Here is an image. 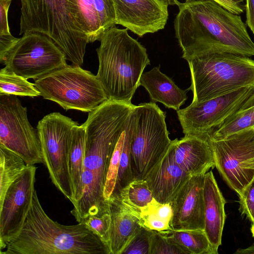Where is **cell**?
<instances>
[{
    "label": "cell",
    "mask_w": 254,
    "mask_h": 254,
    "mask_svg": "<svg viewBox=\"0 0 254 254\" xmlns=\"http://www.w3.org/2000/svg\"><path fill=\"white\" fill-rule=\"evenodd\" d=\"M174 22L182 58L230 53L254 56V43L239 15L211 0L180 3Z\"/></svg>",
    "instance_id": "6da1fadb"
},
{
    "label": "cell",
    "mask_w": 254,
    "mask_h": 254,
    "mask_svg": "<svg viewBox=\"0 0 254 254\" xmlns=\"http://www.w3.org/2000/svg\"><path fill=\"white\" fill-rule=\"evenodd\" d=\"M0 254H110L109 247L83 223L64 225L44 210L37 191L19 234Z\"/></svg>",
    "instance_id": "7a4b0ae2"
},
{
    "label": "cell",
    "mask_w": 254,
    "mask_h": 254,
    "mask_svg": "<svg viewBox=\"0 0 254 254\" xmlns=\"http://www.w3.org/2000/svg\"><path fill=\"white\" fill-rule=\"evenodd\" d=\"M99 41L96 75L108 100L131 104L143 70L150 64L146 48L128 34V29L115 26Z\"/></svg>",
    "instance_id": "3957f363"
},
{
    "label": "cell",
    "mask_w": 254,
    "mask_h": 254,
    "mask_svg": "<svg viewBox=\"0 0 254 254\" xmlns=\"http://www.w3.org/2000/svg\"><path fill=\"white\" fill-rule=\"evenodd\" d=\"M19 35L39 32L50 37L73 65L83 63L87 38L73 16L72 0H20Z\"/></svg>",
    "instance_id": "277c9868"
},
{
    "label": "cell",
    "mask_w": 254,
    "mask_h": 254,
    "mask_svg": "<svg viewBox=\"0 0 254 254\" xmlns=\"http://www.w3.org/2000/svg\"><path fill=\"white\" fill-rule=\"evenodd\" d=\"M193 93L192 103L203 102L239 89L254 87V60L243 55L215 53L187 61Z\"/></svg>",
    "instance_id": "5b68a950"
},
{
    "label": "cell",
    "mask_w": 254,
    "mask_h": 254,
    "mask_svg": "<svg viewBox=\"0 0 254 254\" xmlns=\"http://www.w3.org/2000/svg\"><path fill=\"white\" fill-rule=\"evenodd\" d=\"M134 105L108 100L88 113L83 125V169L92 171L105 186L110 161Z\"/></svg>",
    "instance_id": "8992f818"
},
{
    "label": "cell",
    "mask_w": 254,
    "mask_h": 254,
    "mask_svg": "<svg viewBox=\"0 0 254 254\" xmlns=\"http://www.w3.org/2000/svg\"><path fill=\"white\" fill-rule=\"evenodd\" d=\"M34 83L40 96L65 110L89 113L108 100L97 75L80 66L66 64Z\"/></svg>",
    "instance_id": "52a82bcc"
},
{
    "label": "cell",
    "mask_w": 254,
    "mask_h": 254,
    "mask_svg": "<svg viewBox=\"0 0 254 254\" xmlns=\"http://www.w3.org/2000/svg\"><path fill=\"white\" fill-rule=\"evenodd\" d=\"M131 142V168L133 180L144 179L167 152L172 140L166 114L155 103L134 105Z\"/></svg>",
    "instance_id": "ba28073f"
},
{
    "label": "cell",
    "mask_w": 254,
    "mask_h": 254,
    "mask_svg": "<svg viewBox=\"0 0 254 254\" xmlns=\"http://www.w3.org/2000/svg\"><path fill=\"white\" fill-rule=\"evenodd\" d=\"M79 125L60 113L44 116L37 126L43 158L50 178L55 187L73 203L68 156L73 128Z\"/></svg>",
    "instance_id": "9c48e42d"
},
{
    "label": "cell",
    "mask_w": 254,
    "mask_h": 254,
    "mask_svg": "<svg viewBox=\"0 0 254 254\" xmlns=\"http://www.w3.org/2000/svg\"><path fill=\"white\" fill-rule=\"evenodd\" d=\"M254 105V87H246L177 111L183 132L208 135L237 113Z\"/></svg>",
    "instance_id": "30bf717a"
},
{
    "label": "cell",
    "mask_w": 254,
    "mask_h": 254,
    "mask_svg": "<svg viewBox=\"0 0 254 254\" xmlns=\"http://www.w3.org/2000/svg\"><path fill=\"white\" fill-rule=\"evenodd\" d=\"M64 53L48 36L23 34L0 61L8 70L28 79L41 78L67 64Z\"/></svg>",
    "instance_id": "8fae6325"
},
{
    "label": "cell",
    "mask_w": 254,
    "mask_h": 254,
    "mask_svg": "<svg viewBox=\"0 0 254 254\" xmlns=\"http://www.w3.org/2000/svg\"><path fill=\"white\" fill-rule=\"evenodd\" d=\"M220 176L239 196L254 178V128L219 140L209 139Z\"/></svg>",
    "instance_id": "7c38bea8"
},
{
    "label": "cell",
    "mask_w": 254,
    "mask_h": 254,
    "mask_svg": "<svg viewBox=\"0 0 254 254\" xmlns=\"http://www.w3.org/2000/svg\"><path fill=\"white\" fill-rule=\"evenodd\" d=\"M0 145L21 157L27 165L43 163L37 129L16 95L0 94Z\"/></svg>",
    "instance_id": "4fadbf2b"
},
{
    "label": "cell",
    "mask_w": 254,
    "mask_h": 254,
    "mask_svg": "<svg viewBox=\"0 0 254 254\" xmlns=\"http://www.w3.org/2000/svg\"><path fill=\"white\" fill-rule=\"evenodd\" d=\"M37 167L27 165L0 203V253L22 229L32 203Z\"/></svg>",
    "instance_id": "5bb4252c"
},
{
    "label": "cell",
    "mask_w": 254,
    "mask_h": 254,
    "mask_svg": "<svg viewBox=\"0 0 254 254\" xmlns=\"http://www.w3.org/2000/svg\"><path fill=\"white\" fill-rule=\"evenodd\" d=\"M116 24L139 37L163 29L169 16L168 5L159 0H112Z\"/></svg>",
    "instance_id": "9a60e30c"
},
{
    "label": "cell",
    "mask_w": 254,
    "mask_h": 254,
    "mask_svg": "<svg viewBox=\"0 0 254 254\" xmlns=\"http://www.w3.org/2000/svg\"><path fill=\"white\" fill-rule=\"evenodd\" d=\"M204 174L190 176L170 202L172 230L204 229Z\"/></svg>",
    "instance_id": "2e32d148"
},
{
    "label": "cell",
    "mask_w": 254,
    "mask_h": 254,
    "mask_svg": "<svg viewBox=\"0 0 254 254\" xmlns=\"http://www.w3.org/2000/svg\"><path fill=\"white\" fill-rule=\"evenodd\" d=\"M190 175L176 162L170 145L165 154L144 179L154 199L170 203Z\"/></svg>",
    "instance_id": "e0dca14e"
},
{
    "label": "cell",
    "mask_w": 254,
    "mask_h": 254,
    "mask_svg": "<svg viewBox=\"0 0 254 254\" xmlns=\"http://www.w3.org/2000/svg\"><path fill=\"white\" fill-rule=\"evenodd\" d=\"M74 18L89 43L116 24L112 0H73Z\"/></svg>",
    "instance_id": "ac0fdd59"
},
{
    "label": "cell",
    "mask_w": 254,
    "mask_h": 254,
    "mask_svg": "<svg viewBox=\"0 0 254 254\" xmlns=\"http://www.w3.org/2000/svg\"><path fill=\"white\" fill-rule=\"evenodd\" d=\"M170 147L177 163L190 176L205 174L215 167L208 137L185 135L172 140Z\"/></svg>",
    "instance_id": "d6986e66"
},
{
    "label": "cell",
    "mask_w": 254,
    "mask_h": 254,
    "mask_svg": "<svg viewBox=\"0 0 254 254\" xmlns=\"http://www.w3.org/2000/svg\"><path fill=\"white\" fill-rule=\"evenodd\" d=\"M204 201V231L214 254L221 244L222 232L226 217L224 206L226 201L212 171L204 174L203 185Z\"/></svg>",
    "instance_id": "ffe728a7"
},
{
    "label": "cell",
    "mask_w": 254,
    "mask_h": 254,
    "mask_svg": "<svg viewBox=\"0 0 254 254\" xmlns=\"http://www.w3.org/2000/svg\"><path fill=\"white\" fill-rule=\"evenodd\" d=\"M147 91L153 102H159L176 111L188 99L187 90L179 88L160 70V66L143 72L139 83Z\"/></svg>",
    "instance_id": "44dd1931"
},
{
    "label": "cell",
    "mask_w": 254,
    "mask_h": 254,
    "mask_svg": "<svg viewBox=\"0 0 254 254\" xmlns=\"http://www.w3.org/2000/svg\"><path fill=\"white\" fill-rule=\"evenodd\" d=\"M108 203L111 216L109 246L110 254H122L142 226L139 219L124 207L116 196L111 197Z\"/></svg>",
    "instance_id": "7402d4cb"
},
{
    "label": "cell",
    "mask_w": 254,
    "mask_h": 254,
    "mask_svg": "<svg viewBox=\"0 0 254 254\" xmlns=\"http://www.w3.org/2000/svg\"><path fill=\"white\" fill-rule=\"evenodd\" d=\"M82 194L71 211L78 223H83L90 215L109 207L104 196V185L91 171L83 169L82 174Z\"/></svg>",
    "instance_id": "603a6c76"
},
{
    "label": "cell",
    "mask_w": 254,
    "mask_h": 254,
    "mask_svg": "<svg viewBox=\"0 0 254 254\" xmlns=\"http://www.w3.org/2000/svg\"><path fill=\"white\" fill-rule=\"evenodd\" d=\"M85 145V128L83 125H76L73 128L72 138L68 156L73 206L82 194V174L84 167Z\"/></svg>",
    "instance_id": "cb8c5ba5"
},
{
    "label": "cell",
    "mask_w": 254,
    "mask_h": 254,
    "mask_svg": "<svg viewBox=\"0 0 254 254\" xmlns=\"http://www.w3.org/2000/svg\"><path fill=\"white\" fill-rule=\"evenodd\" d=\"M185 254H214L204 230H169L160 232Z\"/></svg>",
    "instance_id": "d4e9b609"
},
{
    "label": "cell",
    "mask_w": 254,
    "mask_h": 254,
    "mask_svg": "<svg viewBox=\"0 0 254 254\" xmlns=\"http://www.w3.org/2000/svg\"><path fill=\"white\" fill-rule=\"evenodd\" d=\"M112 196H116L124 206L139 220L142 209L155 199L145 179L132 181L117 195Z\"/></svg>",
    "instance_id": "484cf974"
},
{
    "label": "cell",
    "mask_w": 254,
    "mask_h": 254,
    "mask_svg": "<svg viewBox=\"0 0 254 254\" xmlns=\"http://www.w3.org/2000/svg\"><path fill=\"white\" fill-rule=\"evenodd\" d=\"M27 166L21 157L0 145V203L9 186Z\"/></svg>",
    "instance_id": "4316f807"
},
{
    "label": "cell",
    "mask_w": 254,
    "mask_h": 254,
    "mask_svg": "<svg viewBox=\"0 0 254 254\" xmlns=\"http://www.w3.org/2000/svg\"><path fill=\"white\" fill-rule=\"evenodd\" d=\"M132 127L131 111L125 129V140L121 155L119 172L115 190L111 196L117 195L122 189L133 181L131 168L130 150Z\"/></svg>",
    "instance_id": "83f0119b"
},
{
    "label": "cell",
    "mask_w": 254,
    "mask_h": 254,
    "mask_svg": "<svg viewBox=\"0 0 254 254\" xmlns=\"http://www.w3.org/2000/svg\"><path fill=\"white\" fill-rule=\"evenodd\" d=\"M6 69L0 70V94L14 95L31 97L40 96L34 83Z\"/></svg>",
    "instance_id": "f1b7e54d"
},
{
    "label": "cell",
    "mask_w": 254,
    "mask_h": 254,
    "mask_svg": "<svg viewBox=\"0 0 254 254\" xmlns=\"http://www.w3.org/2000/svg\"><path fill=\"white\" fill-rule=\"evenodd\" d=\"M254 127V105L234 115L213 130L209 139L219 140L236 132Z\"/></svg>",
    "instance_id": "f546056e"
},
{
    "label": "cell",
    "mask_w": 254,
    "mask_h": 254,
    "mask_svg": "<svg viewBox=\"0 0 254 254\" xmlns=\"http://www.w3.org/2000/svg\"><path fill=\"white\" fill-rule=\"evenodd\" d=\"M111 223V216L109 207L89 216L84 222L108 247L110 243Z\"/></svg>",
    "instance_id": "4dcf8cb0"
},
{
    "label": "cell",
    "mask_w": 254,
    "mask_h": 254,
    "mask_svg": "<svg viewBox=\"0 0 254 254\" xmlns=\"http://www.w3.org/2000/svg\"><path fill=\"white\" fill-rule=\"evenodd\" d=\"M125 135L124 130L117 142L110 161L104 189V196L106 200H109L115 190Z\"/></svg>",
    "instance_id": "1f68e13d"
},
{
    "label": "cell",
    "mask_w": 254,
    "mask_h": 254,
    "mask_svg": "<svg viewBox=\"0 0 254 254\" xmlns=\"http://www.w3.org/2000/svg\"><path fill=\"white\" fill-rule=\"evenodd\" d=\"M152 230L141 227L122 253L126 254H149Z\"/></svg>",
    "instance_id": "d6a6232c"
},
{
    "label": "cell",
    "mask_w": 254,
    "mask_h": 254,
    "mask_svg": "<svg viewBox=\"0 0 254 254\" xmlns=\"http://www.w3.org/2000/svg\"><path fill=\"white\" fill-rule=\"evenodd\" d=\"M185 254L160 232L152 231L149 254Z\"/></svg>",
    "instance_id": "836d02e7"
},
{
    "label": "cell",
    "mask_w": 254,
    "mask_h": 254,
    "mask_svg": "<svg viewBox=\"0 0 254 254\" xmlns=\"http://www.w3.org/2000/svg\"><path fill=\"white\" fill-rule=\"evenodd\" d=\"M240 198V212L254 224V178L245 188Z\"/></svg>",
    "instance_id": "e575fe53"
},
{
    "label": "cell",
    "mask_w": 254,
    "mask_h": 254,
    "mask_svg": "<svg viewBox=\"0 0 254 254\" xmlns=\"http://www.w3.org/2000/svg\"><path fill=\"white\" fill-rule=\"evenodd\" d=\"M12 0H0V35L10 34L8 12Z\"/></svg>",
    "instance_id": "d590c367"
},
{
    "label": "cell",
    "mask_w": 254,
    "mask_h": 254,
    "mask_svg": "<svg viewBox=\"0 0 254 254\" xmlns=\"http://www.w3.org/2000/svg\"><path fill=\"white\" fill-rule=\"evenodd\" d=\"M193 0H185L190 1ZM213 0L229 11L238 15L243 13L244 6L242 4L243 0Z\"/></svg>",
    "instance_id": "8d00e7d4"
},
{
    "label": "cell",
    "mask_w": 254,
    "mask_h": 254,
    "mask_svg": "<svg viewBox=\"0 0 254 254\" xmlns=\"http://www.w3.org/2000/svg\"><path fill=\"white\" fill-rule=\"evenodd\" d=\"M19 40V38L14 37L11 33L0 35V61Z\"/></svg>",
    "instance_id": "74e56055"
},
{
    "label": "cell",
    "mask_w": 254,
    "mask_h": 254,
    "mask_svg": "<svg viewBox=\"0 0 254 254\" xmlns=\"http://www.w3.org/2000/svg\"><path fill=\"white\" fill-rule=\"evenodd\" d=\"M246 24L254 35V0H246Z\"/></svg>",
    "instance_id": "f35d334b"
},
{
    "label": "cell",
    "mask_w": 254,
    "mask_h": 254,
    "mask_svg": "<svg viewBox=\"0 0 254 254\" xmlns=\"http://www.w3.org/2000/svg\"><path fill=\"white\" fill-rule=\"evenodd\" d=\"M234 254H254V244L246 249H240L237 250Z\"/></svg>",
    "instance_id": "ab89813d"
},
{
    "label": "cell",
    "mask_w": 254,
    "mask_h": 254,
    "mask_svg": "<svg viewBox=\"0 0 254 254\" xmlns=\"http://www.w3.org/2000/svg\"><path fill=\"white\" fill-rule=\"evenodd\" d=\"M164 4L167 5H177L178 6L181 3L178 0H159Z\"/></svg>",
    "instance_id": "60d3db41"
},
{
    "label": "cell",
    "mask_w": 254,
    "mask_h": 254,
    "mask_svg": "<svg viewBox=\"0 0 254 254\" xmlns=\"http://www.w3.org/2000/svg\"><path fill=\"white\" fill-rule=\"evenodd\" d=\"M251 231L253 235V237H254V224H252Z\"/></svg>",
    "instance_id": "b9f144b4"
},
{
    "label": "cell",
    "mask_w": 254,
    "mask_h": 254,
    "mask_svg": "<svg viewBox=\"0 0 254 254\" xmlns=\"http://www.w3.org/2000/svg\"><path fill=\"white\" fill-rule=\"evenodd\" d=\"M253 127V128H254V127Z\"/></svg>",
    "instance_id": "7bdbcfd3"
}]
</instances>
